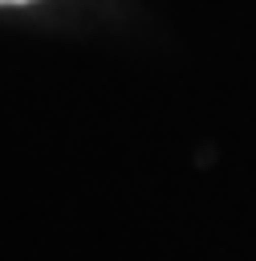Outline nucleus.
<instances>
[{
    "label": "nucleus",
    "instance_id": "obj_1",
    "mask_svg": "<svg viewBox=\"0 0 256 261\" xmlns=\"http://www.w3.org/2000/svg\"><path fill=\"white\" fill-rule=\"evenodd\" d=\"M0 4H28V0H0Z\"/></svg>",
    "mask_w": 256,
    "mask_h": 261
}]
</instances>
